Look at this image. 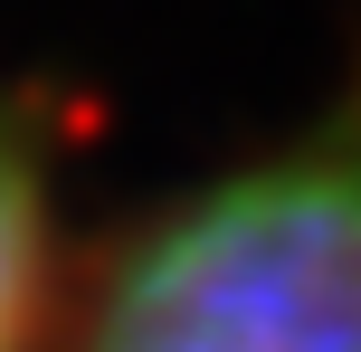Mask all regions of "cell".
Returning <instances> with one entry per match:
<instances>
[{
	"instance_id": "6da1fadb",
	"label": "cell",
	"mask_w": 361,
	"mask_h": 352,
	"mask_svg": "<svg viewBox=\"0 0 361 352\" xmlns=\"http://www.w3.org/2000/svg\"><path fill=\"white\" fill-rule=\"evenodd\" d=\"M57 352H361V57L314 114L114 229Z\"/></svg>"
},
{
	"instance_id": "7a4b0ae2",
	"label": "cell",
	"mask_w": 361,
	"mask_h": 352,
	"mask_svg": "<svg viewBox=\"0 0 361 352\" xmlns=\"http://www.w3.org/2000/svg\"><path fill=\"white\" fill-rule=\"evenodd\" d=\"M67 296V133L29 86H0V352H57Z\"/></svg>"
}]
</instances>
